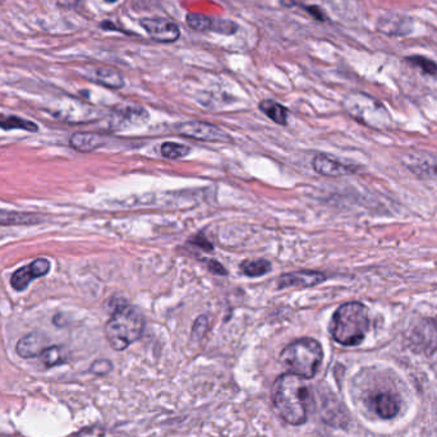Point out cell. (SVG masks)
I'll use <instances>...</instances> for the list:
<instances>
[{
  "label": "cell",
  "instance_id": "277c9868",
  "mask_svg": "<svg viewBox=\"0 0 437 437\" xmlns=\"http://www.w3.org/2000/svg\"><path fill=\"white\" fill-rule=\"evenodd\" d=\"M324 358L322 346L317 340L302 338L288 344L280 353L281 365L302 379H312Z\"/></svg>",
  "mask_w": 437,
  "mask_h": 437
},
{
  "label": "cell",
  "instance_id": "7402d4cb",
  "mask_svg": "<svg viewBox=\"0 0 437 437\" xmlns=\"http://www.w3.org/2000/svg\"><path fill=\"white\" fill-rule=\"evenodd\" d=\"M40 359L42 365L46 367H52V365H60L66 361V352L62 346H47L45 351L40 354Z\"/></svg>",
  "mask_w": 437,
  "mask_h": 437
},
{
  "label": "cell",
  "instance_id": "d6986e66",
  "mask_svg": "<svg viewBox=\"0 0 437 437\" xmlns=\"http://www.w3.org/2000/svg\"><path fill=\"white\" fill-rule=\"evenodd\" d=\"M260 110L270 118L273 122L280 125H287L289 110L284 105L276 103L274 100H263L259 105Z\"/></svg>",
  "mask_w": 437,
  "mask_h": 437
},
{
  "label": "cell",
  "instance_id": "484cf974",
  "mask_svg": "<svg viewBox=\"0 0 437 437\" xmlns=\"http://www.w3.org/2000/svg\"><path fill=\"white\" fill-rule=\"evenodd\" d=\"M239 26L235 23L234 21L230 20H214L212 23V33H219V35H225V36H233L238 33Z\"/></svg>",
  "mask_w": 437,
  "mask_h": 437
},
{
  "label": "cell",
  "instance_id": "1f68e13d",
  "mask_svg": "<svg viewBox=\"0 0 437 437\" xmlns=\"http://www.w3.org/2000/svg\"><path fill=\"white\" fill-rule=\"evenodd\" d=\"M280 4L283 7L289 8V9H290V8L297 6V1H295V0H280Z\"/></svg>",
  "mask_w": 437,
  "mask_h": 437
},
{
  "label": "cell",
  "instance_id": "83f0119b",
  "mask_svg": "<svg viewBox=\"0 0 437 437\" xmlns=\"http://www.w3.org/2000/svg\"><path fill=\"white\" fill-rule=\"evenodd\" d=\"M302 8H303L305 12L310 14V16H311L314 21H317V22H327V21H329L327 14L325 13L324 9L319 7V6H302Z\"/></svg>",
  "mask_w": 437,
  "mask_h": 437
},
{
  "label": "cell",
  "instance_id": "7c38bea8",
  "mask_svg": "<svg viewBox=\"0 0 437 437\" xmlns=\"http://www.w3.org/2000/svg\"><path fill=\"white\" fill-rule=\"evenodd\" d=\"M85 76L92 82H96L98 85L104 86L111 90H119L123 89L124 82L122 73L119 72L115 68L108 66H92L87 67L85 71Z\"/></svg>",
  "mask_w": 437,
  "mask_h": 437
},
{
  "label": "cell",
  "instance_id": "ac0fdd59",
  "mask_svg": "<svg viewBox=\"0 0 437 437\" xmlns=\"http://www.w3.org/2000/svg\"><path fill=\"white\" fill-rule=\"evenodd\" d=\"M40 222V216L35 214L0 210V225H33Z\"/></svg>",
  "mask_w": 437,
  "mask_h": 437
},
{
  "label": "cell",
  "instance_id": "44dd1931",
  "mask_svg": "<svg viewBox=\"0 0 437 437\" xmlns=\"http://www.w3.org/2000/svg\"><path fill=\"white\" fill-rule=\"evenodd\" d=\"M242 271L251 278H259L268 274L271 263L268 260H246L241 263Z\"/></svg>",
  "mask_w": 437,
  "mask_h": 437
},
{
  "label": "cell",
  "instance_id": "8992f818",
  "mask_svg": "<svg viewBox=\"0 0 437 437\" xmlns=\"http://www.w3.org/2000/svg\"><path fill=\"white\" fill-rule=\"evenodd\" d=\"M176 132L184 137L198 140L203 142H216V144H228L232 138L228 133L214 124L205 123L200 120L184 122L176 125Z\"/></svg>",
  "mask_w": 437,
  "mask_h": 437
},
{
  "label": "cell",
  "instance_id": "8fae6325",
  "mask_svg": "<svg viewBox=\"0 0 437 437\" xmlns=\"http://www.w3.org/2000/svg\"><path fill=\"white\" fill-rule=\"evenodd\" d=\"M327 280V275L320 271H295L281 275L278 281L279 289L285 288H312Z\"/></svg>",
  "mask_w": 437,
  "mask_h": 437
},
{
  "label": "cell",
  "instance_id": "cb8c5ba5",
  "mask_svg": "<svg viewBox=\"0 0 437 437\" xmlns=\"http://www.w3.org/2000/svg\"><path fill=\"white\" fill-rule=\"evenodd\" d=\"M405 62L409 63L411 66L417 67L424 74L435 76L437 74V64L432 59L424 57V55H411L407 57Z\"/></svg>",
  "mask_w": 437,
  "mask_h": 437
},
{
  "label": "cell",
  "instance_id": "e0dca14e",
  "mask_svg": "<svg viewBox=\"0 0 437 437\" xmlns=\"http://www.w3.org/2000/svg\"><path fill=\"white\" fill-rule=\"evenodd\" d=\"M69 144L74 150L79 151V152H90V151L96 150L98 147L104 144V138L98 133L79 132L73 135Z\"/></svg>",
  "mask_w": 437,
  "mask_h": 437
},
{
  "label": "cell",
  "instance_id": "3957f363",
  "mask_svg": "<svg viewBox=\"0 0 437 437\" xmlns=\"http://www.w3.org/2000/svg\"><path fill=\"white\" fill-rule=\"evenodd\" d=\"M144 320L136 307L119 303L105 325V338L114 351H124L144 334Z\"/></svg>",
  "mask_w": 437,
  "mask_h": 437
},
{
  "label": "cell",
  "instance_id": "9a60e30c",
  "mask_svg": "<svg viewBox=\"0 0 437 437\" xmlns=\"http://www.w3.org/2000/svg\"><path fill=\"white\" fill-rule=\"evenodd\" d=\"M312 164H314V169L321 176H349L356 171L352 166L344 165L325 155L314 157Z\"/></svg>",
  "mask_w": 437,
  "mask_h": 437
},
{
  "label": "cell",
  "instance_id": "30bf717a",
  "mask_svg": "<svg viewBox=\"0 0 437 437\" xmlns=\"http://www.w3.org/2000/svg\"><path fill=\"white\" fill-rule=\"evenodd\" d=\"M50 270V262L45 260V259H39L36 261H33V263L27 265L21 268L20 270H17L12 278H11V285L18 290L22 292L25 290L28 284L35 279V278H41L44 275L47 274Z\"/></svg>",
  "mask_w": 437,
  "mask_h": 437
},
{
  "label": "cell",
  "instance_id": "9c48e42d",
  "mask_svg": "<svg viewBox=\"0 0 437 437\" xmlns=\"http://www.w3.org/2000/svg\"><path fill=\"white\" fill-rule=\"evenodd\" d=\"M376 28L379 33L389 38H404L413 33V20L400 13L382 14L378 20Z\"/></svg>",
  "mask_w": 437,
  "mask_h": 437
},
{
  "label": "cell",
  "instance_id": "4fadbf2b",
  "mask_svg": "<svg viewBox=\"0 0 437 437\" xmlns=\"http://www.w3.org/2000/svg\"><path fill=\"white\" fill-rule=\"evenodd\" d=\"M113 119L117 127H137L149 120V113L138 105H123L115 109Z\"/></svg>",
  "mask_w": 437,
  "mask_h": 437
},
{
  "label": "cell",
  "instance_id": "f1b7e54d",
  "mask_svg": "<svg viewBox=\"0 0 437 437\" xmlns=\"http://www.w3.org/2000/svg\"><path fill=\"white\" fill-rule=\"evenodd\" d=\"M111 368H113V365H111L109 361L100 359V361H96L91 365V372L92 373H96V375H106V373H109L111 371Z\"/></svg>",
  "mask_w": 437,
  "mask_h": 437
},
{
  "label": "cell",
  "instance_id": "52a82bcc",
  "mask_svg": "<svg viewBox=\"0 0 437 437\" xmlns=\"http://www.w3.org/2000/svg\"><path fill=\"white\" fill-rule=\"evenodd\" d=\"M411 348L414 352L432 356L437 352V316L424 319L414 327L409 336Z\"/></svg>",
  "mask_w": 437,
  "mask_h": 437
},
{
  "label": "cell",
  "instance_id": "6da1fadb",
  "mask_svg": "<svg viewBox=\"0 0 437 437\" xmlns=\"http://www.w3.org/2000/svg\"><path fill=\"white\" fill-rule=\"evenodd\" d=\"M273 402L280 417L288 424L300 426L306 422L310 390L305 379L290 372L279 376L273 387Z\"/></svg>",
  "mask_w": 437,
  "mask_h": 437
},
{
  "label": "cell",
  "instance_id": "4dcf8cb0",
  "mask_svg": "<svg viewBox=\"0 0 437 437\" xmlns=\"http://www.w3.org/2000/svg\"><path fill=\"white\" fill-rule=\"evenodd\" d=\"M208 268H209L211 273H214L216 275H228L227 268H224L220 262L215 261V260H209L208 261Z\"/></svg>",
  "mask_w": 437,
  "mask_h": 437
},
{
  "label": "cell",
  "instance_id": "d6a6232c",
  "mask_svg": "<svg viewBox=\"0 0 437 437\" xmlns=\"http://www.w3.org/2000/svg\"><path fill=\"white\" fill-rule=\"evenodd\" d=\"M106 3H109V4H114V3H117L118 0H105Z\"/></svg>",
  "mask_w": 437,
  "mask_h": 437
},
{
  "label": "cell",
  "instance_id": "ffe728a7",
  "mask_svg": "<svg viewBox=\"0 0 437 437\" xmlns=\"http://www.w3.org/2000/svg\"><path fill=\"white\" fill-rule=\"evenodd\" d=\"M0 128L1 130H23V131L36 132L39 128L38 125L26 120L23 118L14 117V115H0Z\"/></svg>",
  "mask_w": 437,
  "mask_h": 437
},
{
  "label": "cell",
  "instance_id": "f546056e",
  "mask_svg": "<svg viewBox=\"0 0 437 437\" xmlns=\"http://www.w3.org/2000/svg\"><path fill=\"white\" fill-rule=\"evenodd\" d=\"M191 243L195 244L197 247L203 248V251H209V252H211V251L214 249L212 244L210 243L209 239H208L206 237H203V233H200V234H197L196 237H193V238L191 239Z\"/></svg>",
  "mask_w": 437,
  "mask_h": 437
},
{
  "label": "cell",
  "instance_id": "4316f807",
  "mask_svg": "<svg viewBox=\"0 0 437 437\" xmlns=\"http://www.w3.org/2000/svg\"><path fill=\"white\" fill-rule=\"evenodd\" d=\"M208 329H209V321H208V319L205 316L198 317L195 321V325L192 327V339L196 340V341L197 340L203 339L205 334L208 331Z\"/></svg>",
  "mask_w": 437,
  "mask_h": 437
},
{
  "label": "cell",
  "instance_id": "5bb4252c",
  "mask_svg": "<svg viewBox=\"0 0 437 437\" xmlns=\"http://www.w3.org/2000/svg\"><path fill=\"white\" fill-rule=\"evenodd\" d=\"M371 405L373 411L380 418L392 419L398 414V398L392 392H376L371 397Z\"/></svg>",
  "mask_w": 437,
  "mask_h": 437
},
{
  "label": "cell",
  "instance_id": "d4e9b609",
  "mask_svg": "<svg viewBox=\"0 0 437 437\" xmlns=\"http://www.w3.org/2000/svg\"><path fill=\"white\" fill-rule=\"evenodd\" d=\"M191 150L188 146L182 144H176V142H165L161 146V155L166 159H181V157H187L190 154Z\"/></svg>",
  "mask_w": 437,
  "mask_h": 437
},
{
  "label": "cell",
  "instance_id": "2e32d148",
  "mask_svg": "<svg viewBox=\"0 0 437 437\" xmlns=\"http://www.w3.org/2000/svg\"><path fill=\"white\" fill-rule=\"evenodd\" d=\"M46 339L44 335L39 333L28 334L23 336L17 344V352L23 358L40 357V354L45 351Z\"/></svg>",
  "mask_w": 437,
  "mask_h": 437
},
{
  "label": "cell",
  "instance_id": "7a4b0ae2",
  "mask_svg": "<svg viewBox=\"0 0 437 437\" xmlns=\"http://www.w3.org/2000/svg\"><path fill=\"white\" fill-rule=\"evenodd\" d=\"M370 327L368 310L361 302H348L340 306L330 322L334 340L344 346H359Z\"/></svg>",
  "mask_w": 437,
  "mask_h": 437
},
{
  "label": "cell",
  "instance_id": "ba28073f",
  "mask_svg": "<svg viewBox=\"0 0 437 437\" xmlns=\"http://www.w3.org/2000/svg\"><path fill=\"white\" fill-rule=\"evenodd\" d=\"M140 26L151 39L161 44L176 42L181 38V28L174 21L161 17H149L140 20Z\"/></svg>",
  "mask_w": 437,
  "mask_h": 437
},
{
  "label": "cell",
  "instance_id": "603a6c76",
  "mask_svg": "<svg viewBox=\"0 0 437 437\" xmlns=\"http://www.w3.org/2000/svg\"><path fill=\"white\" fill-rule=\"evenodd\" d=\"M186 23L196 31H211L214 18L203 13H188L186 16Z\"/></svg>",
  "mask_w": 437,
  "mask_h": 437
},
{
  "label": "cell",
  "instance_id": "5b68a950",
  "mask_svg": "<svg viewBox=\"0 0 437 437\" xmlns=\"http://www.w3.org/2000/svg\"><path fill=\"white\" fill-rule=\"evenodd\" d=\"M343 106L353 119L373 130H386L392 125V117L385 105L371 95L352 92L344 98Z\"/></svg>",
  "mask_w": 437,
  "mask_h": 437
}]
</instances>
